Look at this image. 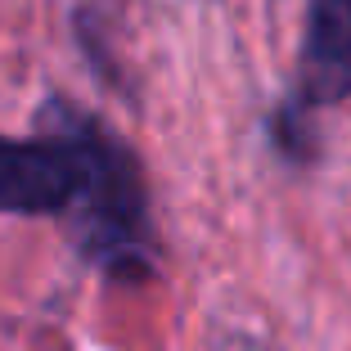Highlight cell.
Here are the masks:
<instances>
[{
    "label": "cell",
    "mask_w": 351,
    "mask_h": 351,
    "mask_svg": "<svg viewBox=\"0 0 351 351\" xmlns=\"http://www.w3.org/2000/svg\"><path fill=\"white\" fill-rule=\"evenodd\" d=\"M41 122L59 126L82 154V194L68 212L82 257L117 279H145L154 270V226L135 154L99 117L59 95L45 99Z\"/></svg>",
    "instance_id": "cell-1"
},
{
    "label": "cell",
    "mask_w": 351,
    "mask_h": 351,
    "mask_svg": "<svg viewBox=\"0 0 351 351\" xmlns=\"http://www.w3.org/2000/svg\"><path fill=\"white\" fill-rule=\"evenodd\" d=\"M82 194V154L59 126L41 122L36 140L0 135V212L68 217Z\"/></svg>",
    "instance_id": "cell-2"
},
{
    "label": "cell",
    "mask_w": 351,
    "mask_h": 351,
    "mask_svg": "<svg viewBox=\"0 0 351 351\" xmlns=\"http://www.w3.org/2000/svg\"><path fill=\"white\" fill-rule=\"evenodd\" d=\"M298 82L306 104L351 99V0H306Z\"/></svg>",
    "instance_id": "cell-3"
}]
</instances>
